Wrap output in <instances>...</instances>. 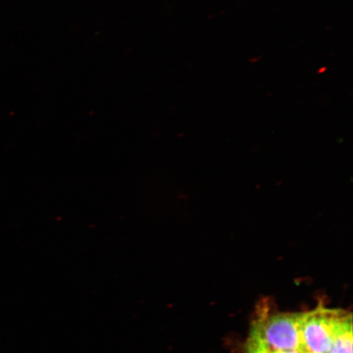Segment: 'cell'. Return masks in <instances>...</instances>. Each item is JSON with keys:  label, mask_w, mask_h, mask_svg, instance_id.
Here are the masks:
<instances>
[{"label": "cell", "mask_w": 353, "mask_h": 353, "mask_svg": "<svg viewBox=\"0 0 353 353\" xmlns=\"http://www.w3.org/2000/svg\"><path fill=\"white\" fill-rule=\"evenodd\" d=\"M300 319L301 313L261 314L251 330L247 353L302 352Z\"/></svg>", "instance_id": "obj_1"}, {"label": "cell", "mask_w": 353, "mask_h": 353, "mask_svg": "<svg viewBox=\"0 0 353 353\" xmlns=\"http://www.w3.org/2000/svg\"><path fill=\"white\" fill-rule=\"evenodd\" d=\"M345 311L323 306L301 313L300 336L303 353H330L335 329Z\"/></svg>", "instance_id": "obj_2"}, {"label": "cell", "mask_w": 353, "mask_h": 353, "mask_svg": "<svg viewBox=\"0 0 353 353\" xmlns=\"http://www.w3.org/2000/svg\"><path fill=\"white\" fill-rule=\"evenodd\" d=\"M330 353H352V317L344 313L335 329L332 347Z\"/></svg>", "instance_id": "obj_3"}, {"label": "cell", "mask_w": 353, "mask_h": 353, "mask_svg": "<svg viewBox=\"0 0 353 353\" xmlns=\"http://www.w3.org/2000/svg\"><path fill=\"white\" fill-rule=\"evenodd\" d=\"M269 353H303L300 351H279V352H272Z\"/></svg>", "instance_id": "obj_4"}]
</instances>
